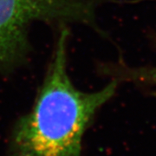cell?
<instances>
[{"mask_svg":"<svg viewBox=\"0 0 156 156\" xmlns=\"http://www.w3.org/2000/svg\"><path fill=\"white\" fill-rule=\"evenodd\" d=\"M68 39L62 27L33 106L14 127L10 156H80L89 124L115 93L116 80L95 92L73 84L68 74Z\"/></svg>","mask_w":156,"mask_h":156,"instance_id":"6da1fadb","label":"cell"},{"mask_svg":"<svg viewBox=\"0 0 156 156\" xmlns=\"http://www.w3.org/2000/svg\"><path fill=\"white\" fill-rule=\"evenodd\" d=\"M95 0H0V69L17 65L27 51L35 21L95 26Z\"/></svg>","mask_w":156,"mask_h":156,"instance_id":"7a4b0ae2","label":"cell"},{"mask_svg":"<svg viewBox=\"0 0 156 156\" xmlns=\"http://www.w3.org/2000/svg\"><path fill=\"white\" fill-rule=\"evenodd\" d=\"M117 75L129 81L156 85V67L121 68L117 69Z\"/></svg>","mask_w":156,"mask_h":156,"instance_id":"3957f363","label":"cell"},{"mask_svg":"<svg viewBox=\"0 0 156 156\" xmlns=\"http://www.w3.org/2000/svg\"><path fill=\"white\" fill-rule=\"evenodd\" d=\"M154 94H155V95H156V92H155V93H154Z\"/></svg>","mask_w":156,"mask_h":156,"instance_id":"277c9868","label":"cell"}]
</instances>
